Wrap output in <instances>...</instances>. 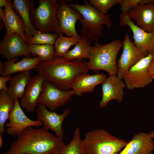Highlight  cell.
<instances>
[{"label":"cell","instance_id":"obj_1","mask_svg":"<svg viewBox=\"0 0 154 154\" xmlns=\"http://www.w3.org/2000/svg\"><path fill=\"white\" fill-rule=\"evenodd\" d=\"M17 137L3 154H57L64 145L63 140L42 128L28 127Z\"/></svg>","mask_w":154,"mask_h":154},{"label":"cell","instance_id":"obj_2","mask_svg":"<svg viewBox=\"0 0 154 154\" xmlns=\"http://www.w3.org/2000/svg\"><path fill=\"white\" fill-rule=\"evenodd\" d=\"M46 80L63 91L71 89L72 84L79 74L89 71L87 62L75 60L69 61L63 57L54 58L50 62H42L35 69Z\"/></svg>","mask_w":154,"mask_h":154},{"label":"cell","instance_id":"obj_3","mask_svg":"<svg viewBox=\"0 0 154 154\" xmlns=\"http://www.w3.org/2000/svg\"><path fill=\"white\" fill-rule=\"evenodd\" d=\"M68 5L79 12L82 17L78 20L82 27L80 31L81 37L90 41H97L103 35L104 25L108 28L112 27L110 15L100 13L91 5L88 0H85L84 5L80 4L76 1Z\"/></svg>","mask_w":154,"mask_h":154},{"label":"cell","instance_id":"obj_4","mask_svg":"<svg viewBox=\"0 0 154 154\" xmlns=\"http://www.w3.org/2000/svg\"><path fill=\"white\" fill-rule=\"evenodd\" d=\"M123 45V41L120 39L105 44L95 42L90 57L87 62L89 70L95 72L103 70L109 75H117V57Z\"/></svg>","mask_w":154,"mask_h":154},{"label":"cell","instance_id":"obj_5","mask_svg":"<svg viewBox=\"0 0 154 154\" xmlns=\"http://www.w3.org/2000/svg\"><path fill=\"white\" fill-rule=\"evenodd\" d=\"M127 143L100 129L87 132L82 140L85 154H118Z\"/></svg>","mask_w":154,"mask_h":154},{"label":"cell","instance_id":"obj_6","mask_svg":"<svg viewBox=\"0 0 154 154\" xmlns=\"http://www.w3.org/2000/svg\"><path fill=\"white\" fill-rule=\"evenodd\" d=\"M58 1L39 0V5L31 9V16L34 26L42 33L60 32L57 12Z\"/></svg>","mask_w":154,"mask_h":154},{"label":"cell","instance_id":"obj_7","mask_svg":"<svg viewBox=\"0 0 154 154\" xmlns=\"http://www.w3.org/2000/svg\"><path fill=\"white\" fill-rule=\"evenodd\" d=\"M153 56V54H149L144 57L131 66L123 76L122 79L128 89L142 88L152 82L149 69Z\"/></svg>","mask_w":154,"mask_h":154},{"label":"cell","instance_id":"obj_8","mask_svg":"<svg viewBox=\"0 0 154 154\" xmlns=\"http://www.w3.org/2000/svg\"><path fill=\"white\" fill-rule=\"evenodd\" d=\"M74 94L75 93L73 90H62L45 79L38 104H42L50 111H55L58 108L70 102Z\"/></svg>","mask_w":154,"mask_h":154},{"label":"cell","instance_id":"obj_9","mask_svg":"<svg viewBox=\"0 0 154 154\" xmlns=\"http://www.w3.org/2000/svg\"><path fill=\"white\" fill-rule=\"evenodd\" d=\"M119 24L121 27H129L133 34V43L145 56L154 53V32H147L137 26L128 12L121 13Z\"/></svg>","mask_w":154,"mask_h":154},{"label":"cell","instance_id":"obj_10","mask_svg":"<svg viewBox=\"0 0 154 154\" xmlns=\"http://www.w3.org/2000/svg\"><path fill=\"white\" fill-rule=\"evenodd\" d=\"M66 1L60 0L58 1L57 16L60 31L68 37H80L76 31V24L82 17L77 11L67 4Z\"/></svg>","mask_w":154,"mask_h":154},{"label":"cell","instance_id":"obj_11","mask_svg":"<svg viewBox=\"0 0 154 154\" xmlns=\"http://www.w3.org/2000/svg\"><path fill=\"white\" fill-rule=\"evenodd\" d=\"M37 113V120L42 123V128L54 131L58 137L63 140L64 132L62 125L64 119L70 114V111L65 109L62 113L58 114L54 111L48 110L45 106L38 104Z\"/></svg>","mask_w":154,"mask_h":154},{"label":"cell","instance_id":"obj_12","mask_svg":"<svg viewBox=\"0 0 154 154\" xmlns=\"http://www.w3.org/2000/svg\"><path fill=\"white\" fill-rule=\"evenodd\" d=\"M9 121L6 123L5 126L7 128L9 135L18 136L25 129L30 127H38L43 125L39 120H33L28 117L21 108L18 99L15 100V104L10 113Z\"/></svg>","mask_w":154,"mask_h":154},{"label":"cell","instance_id":"obj_13","mask_svg":"<svg viewBox=\"0 0 154 154\" xmlns=\"http://www.w3.org/2000/svg\"><path fill=\"white\" fill-rule=\"evenodd\" d=\"M0 54L7 60L23 56L31 58L28 44L17 33L5 34L0 42Z\"/></svg>","mask_w":154,"mask_h":154},{"label":"cell","instance_id":"obj_14","mask_svg":"<svg viewBox=\"0 0 154 154\" xmlns=\"http://www.w3.org/2000/svg\"><path fill=\"white\" fill-rule=\"evenodd\" d=\"M123 50L118 61L117 75L122 79L129 68L145 57L126 34L123 41Z\"/></svg>","mask_w":154,"mask_h":154},{"label":"cell","instance_id":"obj_15","mask_svg":"<svg viewBox=\"0 0 154 154\" xmlns=\"http://www.w3.org/2000/svg\"><path fill=\"white\" fill-rule=\"evenodd\" d=\"M116 75H109L102 83V98L99 107H105L110 101L114 100L119 103L123 100L124 89L126 86L124 82Z\"/></svg>","mask_w":154,"mask_h":154},{"label":"cell","instance_id":"obj_16","mask_svg":"<svg viewBox=\"0 0 154 154\" xmlns=\"http://www.w3.org/2000/svg\"><path fill=\"white\" fill-rule=\"evenodd\" d=\"M45 80L42 74L38 73L32 78L27 86L24 95L21 99L20 104L27 112H33L38 105V100Z\"/></svg>","mask_w":154,"mask_h":154},{"label":"cell","instance_id":"obj_17","mask_svg":"<svg viewBox=\"0 0 154 154\" xmlns=\"http://www.w3.org/2000/svg\"><path fill=\"white\" fill-rule=\"evenodd\" d=\"M4 7V9L0 11V13L6 29L5 34L17 33L27 43L24 24L19 15L13 9L11 1L7 0Z\"/></svg>","mask_w":154,"mask_h":154},{"label":"cell","instance_id":"obj_18","mask_svg":"<svg viewBox=\"0 0 154 154\" xmlns=\"http://www.w3.org/2000/svg\"><path fill=\"white\" fill-rule=\"evenodd\" d=\"M128 13L137 26L147 32H154V2L139 5Z\"/></svg>","mask_w":154,"mask_h":154},{"label":"cell","instance_id":"obj_19","mask_svg":"<svg viewBox=\"0 0 154 154\" xmlns=\"http://www.w3.org/2000/svg\"><path fill=\"white\" fill-rule=\"evenodd\" d=\"M149 133L143 132L135 135L118 154H152L154 141Z\"/></svg>","mask_w":154,"mask_h":154},{"label":"cell","instance_id":"obj_20","mask_svg":"<svg viewBox=\"0 0 154 154\" xmlns=\"http://www.w3.org/2000/svg\"><path fill=\"white\" fill-rule=\"evenodd\" d=\"M107 78L106 75L103 73L93 75L81 74L75 78L71 89L74 91L75 95L78 96L84 93H92L97 85L102 83Z\"/></svg>","mask_w":154,"mask_h":154},{"label":"cell","instance_id":"obj_21","mask_svg":"<svg viewBox=\"0 0 154 154\" xmlns=\"http://www.w3.org/2000/svg\"><path fill=\"white\" fill-rule=\"evenodd\" d=\"M13 2L14 8L24 24L27 43L30 39L38 31L32 23L30 15L31 9L34 6L33 1L27 0H13Z\"/></svg>","mask_w":154,"mask_h":154},{"label":"cell","instance_id":"obj_22","mask_svg":"<svg viewBox=\"0 0 154 154\" xmlns=\"http://www.w3.org/2000/svg\"><path fill=\"white\" fill-rule=\"evenodd\" d=\"M17 58L7 60L4 63L5 69L2 76L11 75L14 73H20L35 69L42 60L37 56L33 58L25 57L21 60L16 62Z\"/></svg>","mask_w":154,"mask_h":154},{"label":"cell","instance_id":"obj_23","mask_svg":"<svg viewBox=\"0 0 154 154\" xmlns=\"http://www.w3.org/2000/svg\"><path fill=\"white\" fill-rule=\"evenodd\" d=\"M32 78L29 71L19 73L11 76L7 92L10 98L14 101L21 98Z\"/></svg>","mask_w":154,"mask_h":154},{"label":"cell","instance_id":"obj_24","mask_svg":"<svg viewBox=\"0 0 154 154\" xmlns=\"http://www.w3.org/2000/svg\"><path fill=\"white\" fill-rule=\"evenodd\" d=\"M91 41L84 37H81L74 47L69 50L63 58L69 61L74 60H82L90 57L92 46Z\"/></svg>","mask_w":154,"mask_h":154},{"label":"cell","instance_id":"obj_25","mask_svg":"<svg viewBox=\"0 0 154 154\" xmlns=\"http://www.w3.org/2000/svg\"><path fill=\"white\" fill-rule=\"evenodd\" d=\"M15 101L9 97L8 92L5 90L0 91V134L5 130V125L9 119L10 113L15 106Z\"/></svg>","mask_w":154,"mask_h":154},{"label":"cell","instance_id":"obj_26","mask_svg":"<svg viewBox=\"0 0 154 154\" xmlns=\"http://www.w3.org/2000/svg\"><path fill=\"white\" fill-rule=\"evenodd\" d=\"M59 36L56 40L54 46V58L63 57L69 51V48L76 45L81 38L80 37H65L60 32Z\"/></svg>","mask_w":154,"mask_h":154},{"label":"cell","instance_id":"obj_27","mask_svg":"<svg viewBox=\"0 0 154 154\" xmlns=\"http://www.w3.org/2000/svg\"><path fill=\"white\" fill-rule=\"evenodd\" d=\"M80 132L79 127L76 128L71 141L68 145H63L57 154H85L82 147Z\"/></svg>","mask_w":154,"mask_h":154},{"label":"cell","instance_id":"obj_28","mask_svg":"<svg viewBox=\"0 0 154 154\" xmlns=\"http://www.w3.org/2000/svg\"><path fill=\"white\" fill-rule=\"evenodd\" d=\"M31 53L38 56L42 62H49L54 58V47L49 44H28Z\"/></svg>","mask_w":154,"mask_h":154},{"label":"cell","instance_id":"obj_29","mask_svg":"<svg viewBox=\"0 0 154 154\" xmlns=\"http://www.w3.org/2000/svg\"><path fill=\"white\" fill-rule=\"evenodd\" d=\"M58 34L56 33H44L38 31L30 39L28 44H54Z\"/></svg>","mask_w":154,"mask_h":154},{"label":"cell","instance_id":"obj_30","mask_svg":"<svg viewBox=\"0 0 154 154\" xmlns=\"http://www.w3.org/2000/svg\"><path fill=\"white\" fill-rule=\"evenodd\" d=\"M89 4L100 13L108 14L110 9L113 6L119 4L121 0H89Z\"/></svg>","mask_w":154,"mask_h":154},{"label":"cell","instance_id":"obj_31","mask_svg":"<svg viewBox=\"0 0 154 154\" xmlns=\"http://www.w3.org/2000/svg\"><path fill=\"white\" fill-rule=\"evenodd\" d=\"M153 2L154 0H121L119 5L121 13H125L128 12L139 5L148 4Z\"/></svg>","mask_w":154,"mask_h":154},{"label":"cell","instance_id":"obj_32","mask_svg":"<svg viewBox=\"0 0 154 154\" xmlns=\"http://www.w3.org/2000/svg\"><path fill=\"white\" fill-rule=\"evenodd\" d=\"M11 76V75L1 76L0 77V90H5L7 92L8 88L7 87L6 84L7 82L9 81Z\"/></svg>","mask_w":154,"mask_h":154},{"label":"cell","instance_id":"obj_33","mask_svg":"<svg viewBox=\"0 0 154 154\" xmlns=\"http://www.w3.org/2000/svg\"><path fill=\"white\" fill-rule=\"evenodd\" d=\"M149 71L152 78L154 74V53L153 54L152 59L149 68Z\"/></svg>","mask_w":154,"mask_h":154},{"label":"cell","instance_id":"obj_34","mask_svg":"<svg viewBox=\"0 0 154 154\" xmlns=\"http://www.w3.org/2000/svg\"><path fill=\"white\" fill-rule=\"evenodd\" d=\"M5 66L4 63L0 61V75L1 76L5 71Z\"/></svg>","mask_w":154,"mask_h":154},{"label":"cell","instance_id":"obj_35","mask_svg":"<svg viewBox=\"0 0 154 154\" xmlns=\"http://www.w3.org/2000/svg\"><path fill=\"white\" fill-rule=\"evenodd\" d=\"M3 145V140L1 134H0V147L1 148Z\"/></svg>","mask_w":154,"mask_h":154},{"label":"cell","instance_id":"obj_36","mask_svg":"<svg viewBox=\"0 0 154 154\" xmlns=\"http://www.w3.org/2000/svg\"><path fill=\"white\" fill-rule=\"evenodd\" d=\"M149 133L151 137L154 139V131H151Z\"/></svg>","mask_w":154,"mask_h":154},{"label":"cell","instance_id":"obj_37","mask_svg":"<svg viewBox=\"0 0 154 154\" xmlns=\"http://www.w3.org/2000/svg\"><path fill=\"white\" fill-rule=\"evenodd\" d=\"M152 78H153V79H154V74L152 76Z\"/></svg>","mask_w":154,"mask_h":154}]
</instances>
